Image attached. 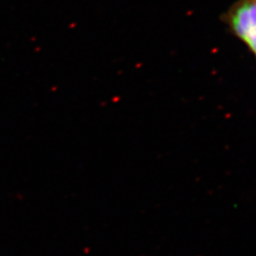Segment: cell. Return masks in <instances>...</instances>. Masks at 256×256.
I'll use <instances>...</instances> for the list:
<instances>
[{
  "instance_id": "1",
  "label": "cell",
  "mask_w": 256,
  "mask_h": 256,
  "mask_svg": "<svg viewBox=\"0 0 256 256\" xmlns=\"http://www.w3.org/2000/svg\"><path fill=\"white\" fill-rule=\"evenodd\" d=\"M220 21L256 58V0H236Z\"/></svg>"
}]
</instances>
